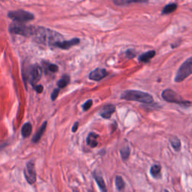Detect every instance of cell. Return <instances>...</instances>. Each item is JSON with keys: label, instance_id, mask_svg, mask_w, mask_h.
Returning <instances> with one entry per match:
<instances>
[{"label": "cell", "instance_id": "6da1fadb", "mask_svg": "<svg viewBox=\"0 0 192 192\" xmlns=\"http://www.w3.org/2000/svg\"><path fill=\"white\" fill-rule=\"evenodd\" d=\"M32 37L36 42L46 46L56 47L57 44L63 41V36L59 32L41 26L35 28V33Z\"/></svg>", "mask_w": 192, "mask_h": 192}, {"label": "cell", "instance_id": "7a4b0ae2", "mask_svg": "<svg viewBox=\"0 0 192 192\" xmlns=\"http://www.w3.org/2000/svg\"><path fill=\"white\" fill-rule=\"evenodd\" d=\"M122 99L131 101H138L143 104H152L154 98L151 95L147 92L138 90H125L121 95Z\"/></svg>", "mask_w": 192, "mask_h": 192}, {"label": "cell", "instance_id": "3957f363", "mask_svg": "<svg viewBox=\"0 0 192 192\" xmlns=\"http://www.w3.org/2000/svg\"><path fill=\"white\" fill-rule=\"evenodd\" d=\"M35 26H27L20 23H12L9 26V32L15 35H20L25 37L33 36L35 31Z\"/></svg>", "mask_w": 192, "mask_h": 192}, {"label": "cell", "instance_id": "277c9868", "mask_svg": "<svg viewBox=\"0 0 192 192\" xmlns=\"http://www.w3.org/2000/svg\"><path fill=\"white\" fill-rule=\"evenodd\" d=\"M192 75V56L187 59L179 68L175 76V82L181 83Z\"/></svg>", "mask_w": 192, "mask_h": 192}, {"label": "cell", "instance_id": "5b68a950", "mask_svg": "<svg viewBox=\"0 0 192 192\" xmlns=\"http://www.w3.org/2000/svg\"><path fill=\"white\" fill-rule=\"evenodd\" d=\"M26 75H24L25 83H26V79H29L30 83L33 87L36 86L38 82L41 80L42 76V70L40 66L38 65H33L28 68L26 72Z\"/></svg>", "mask_w": 192, "mask_h": 192}, {"label": "cell", "instance_id": "8992f818", "mask_svg": "<svg viewBox=\"0 0 192 192\" xmlns=\"http://www.w3.org/2000/svg\"><path fill=\"white\" fill-rule=\"evenodd\" d=\"M161 97L164 101L169 102V103H175L180 104V105H190L191 102L186 101L182 98V97L174 92L172 89H165L161 93Z\"/></svg>", "mask_w": 192, "mask_h": 192}, {"label": "cell", "instance_id": "52a82bcc", "mask_svg": "<svg viewBox=\"0 0 192 192\" xmlns=\"http://www.w3.org/2000/svg\"><path fill=\"white\" fill-rule=\"evenodd\" d=\"M8 16L11 20H14V22L20 23L31 21V20H33L34 18H35L34 14L23 10L10 11L8 14Z\"/></svg>", "mask_w": 192, "mask_h": 192}, {"label": "cell", "instance_id": "ba28073f", "mask_svg": "<svg viewBox=\"0 0 192 192\" xmlns=\"http://www.w3.org/2000/svg\"><path fill=\"white\" fill-rule=\"evenodd\" d=\"M24 176L26 180L30 185H33L37 180V174H36L35 163L33 161H29L26 164V168L23 171Z\"/></svg>", "mask_w": 192, "mask_h": 192}, {"label": "cell", "instance_id": "9c48e42d", "mask_svg": "<svg viewBox=\"0 0 192 192\" xmlns=\"http://www.w3.org/2000/svg\"><path fill=\"white\" fill-rule=\"evenodd\" d=\"M108 75H109V72L105 68H98L90 72L89 75V78L94 81H100Z\"/></svg>", "mask_w": 192, "mask_h": 192}, {"label": "cell", "instance_id": "30bf717a", "mask_svg": "<svg viewBox=\"0 0 192 192\" xmlns=\"http://www.w3.org/2000/svg\"><path fill=\"white\" fill-rule=\"evenodd\" d=\"M115 111L116 106L112 104H108L101 107V109L99 110V114L102 118L108 119L111 117V116L113 115Z\"/></svg>", "mask_w": 192, "mask_h": 192}, {"label": "cell", "instance_id": "8fae6325", "mask_svg": "<svg viewBox=\"0 0 192 192\" xmlns=\"http://www.w3.org/2000/svg\"><path fill=\"white\" fill-rule=\"evenodd\" d=\"M80 42V40L77 39V38H75V39L69 40V41H63L62 42L58 43L56 45V47L62 49V50H68L71 47L79 44Z\"/></svg>", "mask_w": 192, "mask_h": 192}, {"label": "cell", "instance_id": "7c38bea8", "mask_svg": "<svg viewBox=\"0 0 192 192\" xmlns=\"http://www.w3.org/2000/svg\"><path fill=\"white\" fill-rule=\"evenodd\" d=\"M98 138H99L98 134H97L95 132H90L86 138L87 145L90 146L91 148L96 147L98 144Z\"/></svg>", "mask_w": 192, "mask_h": 192}, {"label": "cell", "instance_id": "4fadbf2b", "mask_svg": "<svg viewBox=\"0 0 192 192\" xmlns=\"http://www.w3.org/2000/svg\"><path fill=\"white\" fill-rule=\"evenodd\" d=\"M93 176H94L95 180H96L97 184H98L101 191L107 192V187H106V185H105V182H104V179L101 176V175L100 174H98V173H97L96 171H95V172L93 173Z\"/></svg>", "mask_w": 192, "mask_h": 192}, {"label": "cell", "instance_id": "5bb4252c", "mask_svg": "<svg viewBox=\"0 0 192 192\" xmlns=\"http://www.w3.org/2000/svg\"><path fill=\"white\" fill-rule=\"evenodd\" d=\"M155 56V50H149L147 52L143 53V54L140 55L138 57V61L140 62H149L151 59H153L154 56Z\"/></svg>", "mask_w": 192, "mask_h": 192}, {"label": "cell", "instance_id": "9a60e30c", "mask_svg": "<svg viewBox=\"0 0 192 192\" xmlns=\"http://www.w3.org/2000/svg\"><path fill=\"white\" fill-rule=\"evenodd\" d=\"M47 121H45L43 123L42 125L41 126V128H40V129L39 130V132H38L36 134L34 135L33 138H32V142L33 143H38L40 140V139L41 138V137H42V135L44 134V132H45V129H46V127H47Z\"/></svg>", "mask_w": 192, "mask_h": 192}, {"label": "cell", "instance_id": "2e32d148", "mask_svg": "<svg viewBox=\"0 0 192 192\" xmlns=\"http://www.w3.org/2000/svg\"><path fill=\"white\" fill-rule=\"evenodd\" d=\"M161 166L160 164H154L150 168V174L153 178L158 179L161 177Z\"/></svg>", "mask_w": 192, "mask_h": 192}, {"label": "cell", "instance_id": "e0dca14e", "mask_svg": "<svg viewBox=\"0 0 192 192\" xmlns=\"http://www.w3.org/2000/svg\"><path fill=\"white\" fill-rule=\"evenodd\" d=\"M32 131V125L30 124L29 122H26L23 125L22 129H21V134L23 138H28V137L30 136V134H31Z\"/></svg>", "mask_w": 192, "mask_h": 192}, {"label": "cell", "instance_id": "ac0fdd59", "mask_svg": "<svg viewBox=\"0 0 192 192\" xmlns=\"http://www.w3.org/2000/svg\"><path fill=\"white\" fill-rule=\"evenodd\" d=\"M177 8V5L176 3H170L165 5L164 8L162 9L161 14H169L173 13Z\"/></svg>", "mask_w": 192, "mask_h": 192}, {"label": "cell", "instance_id": "d6986e66", "mask_svg": "<svg viewBox=\"0 0 192 192\" xmlns=\"http://www.w3.org/2000/svg\"><path fill=\"white\" fill-rule=\"evenodd\" d=\"M169 141H170L171 146L175 151H179L181 149V141H180L179 138L177 137H172L170 138Z\"/></svg>", "mask_w": 192, "mask_h": 192}, {"label": "cell", "instance_id": "ffe728a7", "mask_svg": "<svg viewBox=\"0 0 192 192\" xmlns=\"http://www.w3.org/2000/svg\"><path fill=\"white\" fill-rule=\"evenodd\" d=\"M115 183H116V186H117V189L119 191H123L125 189V182L124 180H123V179L122 176H117L115 178Z\"/></svg>", "mask_w": 192, "mask_h": 192}, {"label": "cell", "instance_id": "44dd1931", "mask_svg": "<svg viewBox=\"0 0 192 192\" xmlns=\"http://www.w3.org/2000/svg\"><path fill=\"white\" fill-rule=\"evenodd\" d=\"M130 153H131L130 148H129V146L128 145L123 146L122 148H121L120 155H121L122 158V160H124V161L128 160L129 158V155H130Z\"/></svg>", "mask_w": 192, "mask_h": 192}, {"label": "cell", "instance_id": "7402d4cb", "mask_svg": "<svg viewBox=\"0 0 192 192\" xmlns=\"http://www.w3.org/2000/svg\"><path fill=\"white\" fill-rule=\"evenodd\" d=\"M70 82V77L68 75H64L63 77L61 78L60 80L58 81L57 83V85H58L59 88L62 89L65 88V86H67L68 83Z\"/></svg>", "mask_w": 192, "mask_h": 192}, {"label": "cell", "instance_id": "603a6c76", "mask_svg": "<svg viewBox=\"0 0 192 192\" xmlns=\"http://www.w3.org/2000/svg\"><path fill=\"white\" fill-rule=\"evenodd\" d=\"M146 3L143 1H125V0H117V1H113V3L118 5H128L131 3Z\"/></svg>", "mask_w": 192, "mask_h": 192}, {"label": "cell", "instance_id": "cb8c5ba5", "mask_svg": "<svg viewBox=\"0 0 192 192\" xmlns=\"http://www.w3.org/2000/svg\"><path fill=\"white\" fill-rule=\"evenodd\" d=\"M125 55L128 59H133L136 56V51L134 49H128L125 52Z\"/></svg>", "mask_w": 192, "mask_h": 192}, {"label": "cell", "instance_id": "d4e9b609", "mask_svg": "<svg viewBox=\"0 0 192 192\" xmlns=\"http://www.w3.org/2000/svg\"><path fill=\"white\" fill-rule=\"evenodd\" d=\"M92 100H91V99H89V100H88V101H86L85 102L84 104H83V110H84V111H86V110H88L89 108H90L91 107H92Z\"/></svg>", "mask_w": 192, "mask_h": 192}, {"label": "cell", "instance_id": "484cf974", "mask_svg": "<svg viewBox=\"0 0 192 192\" xmlns=\"http://www.w3.org/2000/svg\"><path fill=\"white\" fill-rule=\"evenodd\" d=\"M59 93H60V89H55L53 91L52 94H51V100L55 101L57 98V97L59 96Z\"/></svg>", "mask_w": 192, "mask_h": 192}, {"label": "cell", "instance_id": "4316f807", "mask_svg": "<svg viewBox=\"0 0 192 192\" xmlns=\"http://www.w3.org/2000/svg\"><path fill=\"white\" fill-rule=\"evenodd\" d=\"M48 70L50 72H53V73H54V72L58 71L59 70V67L56 65L54 64H50L48 65Z\"/></svg>", "mask_w": 192, "mask_h": 192}, {"label": "cell", "instance_id": "83f0119b", "mask_svg": "<svg viewBox=\"0 0 192 192\" xmlns=\"http://www.w3.org/2000/svg\"><path fill=\"white\" fill-rule=\"evenodd\" d=\"M35 89V91L37 92L38 93H41L43 92V86L41 85H37L36 86L34 87Z\"/></svg>", "mask_w": 192, "mask_h": 192}, {"label": "cell", "instance_id": "f1b7e54d", "mask_svg": "<svg viewBox=\"0 0 192 192\" xmlns=\"http://www.w3.org/2000/svg\"><path fill=\"white\" fill-rule=\"evenodd\" d=\"M78 125H79L78 122H76L75 124H74V126L72 127V132H73L74 133H75L77 131V128H78Z\"/></svg>", "mask_w": 192, "mask_h": 192}, {"label": "cell", "instance_id": "f546056e", "mask_svg": "<svg viewBox=\"0 0 192 192\" xmlns=\"http://www.w3.org/2000/svg\"><path fill=\"white\" fill-rule=\"evenodd\" d=\"M164 192H169V191H167V190H164Z\"/></svg>", "mask_w": 192, "mask_h": 192}, {"label": "cell", "instance_id": "4dcf8cb0", "mask_svg": "<svg viewBox=\"0 0 192 192\" xmlns=\"http://www.w3.org/2000/svg\"><path fill=\"white\" fill-rule=\"evenodd\" d=\"M88 192H92V191H88Z\"/></svg>", "mask_w": 192, "mask_h": 192}]
</instances>
